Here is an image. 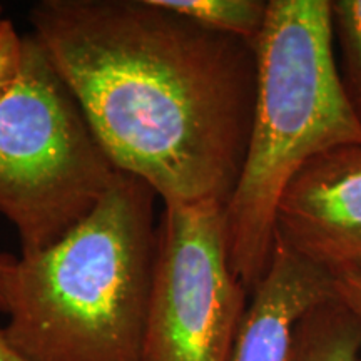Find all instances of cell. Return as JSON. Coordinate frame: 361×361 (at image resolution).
Here are the masks:
<instances>
[{"label": "cell", "mask_w": 361, "mask_h": 361, "mask_svg": "<svg viewBox=\"0 0 361 361\" xmlns=\"http://www.w3.org/2000/svg\"><path fill=\"white\" fill-rule=\"evenodd\" d=\"M29 24L117 169L164 204H228L255 111L251 42L156 0H40Z\"/></svg>", "instance_id": "6da1fadb"}, {"label": "cell", "mask_w": 361, "mask_h": 361, "mask_svg": "<svg viewBox=\"0 0 361 361\" xmlns=\"http://www.w3.org/2000/svg\"><path fill=\"white\" fill-rule=\"evenodd\" d=\"M157 192L119 169L64 239L20 256L8 286V340L30 361H141L157 252Z\"/></svg>", "instance_id": "7a4b0ae2"}, {"label": "cell", "mask_w": 361, "mask_h": 361, "mask_svg": "<svg viewBox=\"0 0 361 361\" xmlns=\"http://www.w3.org/2000/svg\"><path fill=\"white\" fill-rule=\"evenodd\" d=\"M252 47L250 142L224 206L229 264L250 295L269 268L276 209L290 180L328 149L361 144V116L333 54L329 0H269Z\"/></svg>", "instance_id": "3957f363"}, {"label": "cell", "mask_w": 361, "mask_h": 361, "mask_svg": "<svg viewBox=\"0 0 361 361\" xmlns=\"http://www.w3.org/2000/svg\"><path fill=\"white\" fill-rule=\"evenodd\" d=\"M117 173L78 99L37 39L24 34L22 75L0 104V216L19 234L22 256L74 231Z\"/></svg>", "instance_id": "277c9868"}, {"label": "cell", "mask_w": 361, "mask_h": 361, "mask_svg": "<svg viewBox=\"0 0 361 361\" xmlns=\"http://www.w3.org/2000/svg\"><path fill=\"white\" fill-rule=\"evenodd\" d=\"M247 298L229 264L224 206L164 204L141 361H229Z\"/></svg>", "instance_id": "5b68a950"}, {"label": "cell", "mask_w": 361, "mask_h": 361, "mask_svg": "<svg viewBox=\"0 0 361 361\" xmlns=\"http://www.w3.org/2000/svg\"><path fill=\"white\" fill-rule=\"evenodd\" d=\"M274 238L333 281L361 274V144L328 149L298 171L279 200Z\"/></svg>", "instance_id": "8992f818"}, {"label": "cell", "mask_w": 361, "mask_h": 361, "mask_svg": "<svg viewBox=\"0 0 361 361\" xmlns=\"http://www.w3.org/2000/svg\"><path fill=\"white\" fill-rule=\"evenodd\" d=\"M335 298L326 271L274 238L264 278L252 290L229 361H290L298 323Z\"/></svg>", "instance_id": "52a82bcc"}, {"label": "cell", "mask_w": 361, "mask_h": 361, "mask_svg": "<svg viewBox=\"0 0 361 361\" xmlns=\"http://www.w3.org/2000/svg\"><path fill=\"white\" fill-rule=\"evenodd\" d=\"M290 361H361V324L336 298L298 323Z\"/></svg>", "instance_id": "ba28073f"}, {"label": "cell", "mask_w": 361, "mask_h": 361, "mask_svg": "<svg viewBox=\"0 0 361 361\" xmlns=\"http://www.w3.org/2000/svg\"><path fill=\"white\" fill-rule=\"evenodd\" d=\"M161 7L189 17L211 30L255 42L263 29L268 2L263 0H156Z\"/></svg>", "instance_id": "9c48e42d"}, {"label": "cell", "mask_w": 361, "mask_h": 361, "mask_svg": "<svg viewBox=\"0 0 361 361\" xmlns=\"http://www.w3.org/2000/svg\"><path fill=\"white\" fill-rule=\"evenodd\" d=\"M331 19L345 64L343 82L361 116V0L331 2Z\"/></svg>", "instance_id": "30bf717a"}, {"label": "cell", "mask_w": 361, "mask_h": 361, "mask_svg": "<svg viewBox=\"0 0 361 361\" xmlns=\"http://www.w3.org/2000/svg\"><path fill=\"white\" fill-rule=\"evenodd\" d=\"M24 67V35L0 6V104L16 89Z\"/></svg>", "instance_id": "8fae6325"}, {"label": "cell", "mask_w": 361, "mask_h": 361, "mask_svg": "<svg viewBox=\"0 0 361 361\" xmlns=\"http://www.w3.org/2000/svg\"><path fill=\"white\" fill-rule=\"evenodd\" d=\"M335 298L361 324V274L336 279Z\"/></svg>", "instance_id": "7c38bea8"}, {"label": "cell", "mask_w": 361, "mask_h": 361, "mask_svg": "<svg viewBox=\"0 0 361 361\" xmlns=\"http://www.w3.org/2000/svg\"><path fill=\"white\" fill-rule=\"evenodd\" d=\"M17 259L11 255H4L0 252V311L4 313L6 310V301H7V293L8 286H11V279L13 268H16Z\"/></svg>", "instance_id": "4fadbf2b"}, {"label": "cell", "mask_w": 361, "mask_h": 361, "mask_svg": "<svg viewBox=\"0 0 361 361\" xmlns=\"http://www.w3.org/2000/svg\"><path fill=\"white\" fill-rule=\"evenodd\" d=\"M0 361H30L12 345L6 333V326L2 324H0Z\"/></svg>", "instance_id": "5bb4252c"}]
</instances>
